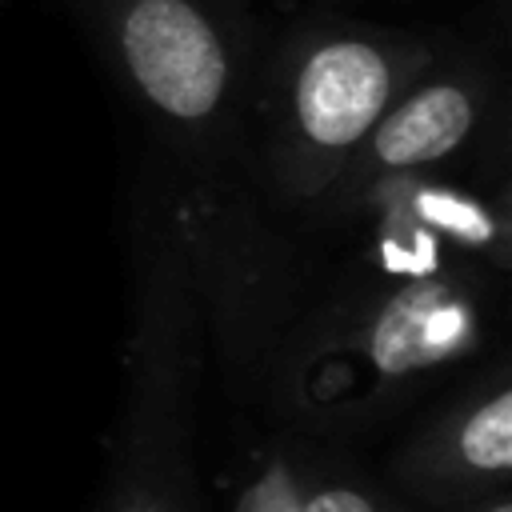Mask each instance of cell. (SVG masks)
<instances>
[{
	"mask_svg": "<svg viewBox=\"0 0 512 512\" xmlns=\"http://www.w3.org/2000/svg\"><path fill=\"white\" fill-rule=\"evenodd\" d=\"M436 60V44L404 28L352 20L296 28L260 88L272 196L292 208L320 204L384 108Z\"/></svg>",
	"mask_w": 512,
	"mask_h": 512,
	"instance_id": "1",
	"label": "cell"
},
{
	"mask_svg": "<svg viewBox=\"0 0 512 512\" xmlns=\"http://www.w3.org/2000/svg\"><path fill=\"white\" fill-rule=\"evenodd\" d=\"M124 88L180 156L216 172L252 104V24L240 0H96Z\"/></svg>",
	"mask_w": 512,
	"mask_h": 512,
	"instance_id": "2",
	"label": "cell"
},
{
	"mask_svg": "<svg viewBox=\"0 0 512 512\" xmlns=\"http://www.w3.org/2000/svg\"><path fill=\"white\" fill-rule=\"evenodd\" d=\"M484 268L340 292L296 336V380L320 404L388 392L456 364L484 336Z\"/></svg>",
	"mask_w": 512,
	"mask_h": 512,
	"instance_id": "3",
	"label": "cell"
},
{
	"mask_svg": "<svg viewBox=\"0 0 512 512\" xmlns=\"http://www.w3.org/2000/svg\"><path fill=\"white\" fill-rule=\"evenodd\" d=\"M496 104L500 92L488 60H436L384 108V116L372 124V132L324 192L320 208L332 216H348L352 204L388 176L444 172L488 128Z\"/></svg>",
	"mask_w": 512,
	"mask_h": 512,
	"instance_id": "4",
	"label": "cell"
},
{
	"mask_svg": "<svg viewBox=\"0 0 512 512\" xmlns=\"http://www.w3.org/2000/svg\"><path fill=\"white\" fill-rule=\"evenodd\" d=\"M348 216L404 220V224L424 228L436 240H444L456 256H464L480 268L508 272L512 220H508L504 192L484 196L476 188L448 180L444 172H404V176H388V180L372 184L352 204Z\"/></svg>",
	"mask_w": 512,
	"mask_h": 512,
	"instance_id": "5",
	"label": "cell"
},
{
	"mask_svg": "<svg viewBox=\"0 0 512 512\" xmlns=\"http://www.w3.org/2000/svg\"><path fill=\"white\" fill-rule=\"evenodd\" d=\"M424 460L448 476H504L512 468V388L500 380L476 392L436 428Z\"/></svg>",
	"mask_w": 512,
	"mask_h": 512,
	"instance_id": "6",
	"label": "cell"
},
{
	"mask_svg": "<svg viewBox=\"0 0 512 512\" xmlns=\"http://www.w3.org/2000/svg\"><path fill=\"white\" fill-rule=\"evenodd\" d=\"M296 512H376V504L360 492V488H344V484H332V488H320L312 492Z\"/></svg>",
	"mask_w": 512,
	"mask_h": 512,
	"instance_id": "7",
	"label": "cell"
},
{
	"mask_svg": "<svg viewBox=\"0 0 512 512\" xmlns=\"http://www.w3.org/2000/svg\"><path fill=\"white\" fill-rule=\"evenodd\" d=\"M120 512H160V508H152V504H124Z\"/></svg>",
	"mask_w": 512,
	"mask_h": 512,
	"instance_id": "8",
	"label": "cell"
},
{
	"mask_svg": "<svg viewBox=\"0 0 512 512\" xmlns=\"http://www.w3.org/2000/svg\"><path fill=\"white\" fill-rule=\"evenodd\" d=\"M484 512H512V508H508V500H496V504H492V508H484Z\"/></svg>",
	"mask_w": 512,
	"mask_h": 512,
	"instance_id": "9",
	"label": "cell"
},
{
	"mask_svg": "<svg viewBox=\"0 0 512 512\" xmlns=\"http://www.w3.org/2000/svg\"><path fill=\"white\" fill-rule=\"evenodd\" d=\"M0 4H4V0H0Z\"/></svg>",
	"mask_w": 512,
	"mask_h": 512,
	"instance_id": "10",
	"label": "cell"
}]
</instances>
